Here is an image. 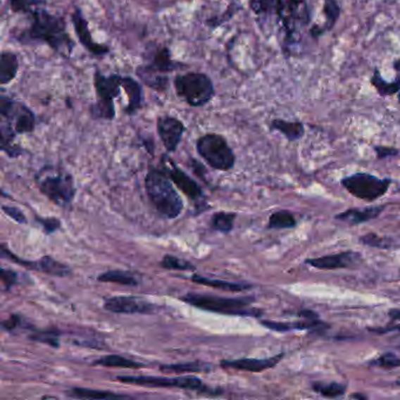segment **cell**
Listing matches in <instances>:
<instances>
[{
    "label": "cell",
    "instance_id": "1",
    "mask_svg": "<svg viewBox=\"0 0 400 400\" xmlns=\"http://www.w3.org/2000/svg\"><path fill=\"white\" fill-rule=\"evenodd\" d=\"M32 24L20 37L18 42L21 44H46L60 56H72L75 42L67 32V25L63 18L49 13V11L37 8L31 14Z\"/></svg>",
    "mask_w": 400,
    "mask_h": 400
},
{
    "label": "cell",
    "instance_id": "2",
    "mask_svg": "<svg viewBox=\"0 0 400 400\" xmlns=\"http://www.w3.org/2000/svg\"><path fill=\"white\" fill-rule=\"evenodd\" d=\"M173 183L165 167L149 168L144 180L148 199L160 216L167 220L179 218L185 208L182 197L176 192Z\"/></svg>",
    "mask_w": 400,
    "mask_h": 400
},
{
    "label": "cell",
    "instance_id": "3",
    "mask_svg": "<svg viewBox=\"0 0 400 400\" xmlns=\"http://www.w3.org/2000/svg\"><path fill=\"white\" fill-rule=\"evenodd\" d=\"M182 302L209 313H221L228 316L258 317L263 315V311L256 308H251L256 299L253 296L246 297H221L209 294L189 292L181 297Z\"/></svg>",
    "mask_w": 400,
    "mask_h": 400
},
{
    "label": "cell",
    "instance_id": "4",
    "mask_svg": "<svg viewBox=\"0 0 400 400\" xmlns=\"http://www.w3.org/2000/svg\"><path fill=\"white\" fill-rule=\"evenodd\" d=\"M35 182L42 195L61 208L70 206L77 193L73 176L58 167L46 165L40 169L35 175Z\"/></svg>",
    "mask_w": 400,
    "mask_h": 400
},
{
    "label": "cell",
    "instance_id": "5",
    "mask_svg": "<svg viewBox=\"0 0 400 400\" xmlns=\"http://www.w3.org/2000/svg\"><path fill=\"white\" fill-rule=\"evenodd\" d=\"M96 101L89 107V114L94 120L113 121L116 111L114 100L119 98L123 89V77L119 74H105L96 70L93 77Z\"/></svg>",
    "mask_w": 400,
    "mask_h": 400
},
{
    "label": "cell",
    "instance_id": "6",
    "mask_svg": "<svg viewBox=\"0 0 400 400\" xmlns=\"http://www.w3.org/2000/svg\"><path fill=\"white\" fill-rule=\"evenodd\" d=\"M174 88L177 98L190 107H204L215 96L213 81L209 75L200 72H188L176 75Z\"/></svg>",
    "mask_w": 400,
    "mask_h": 400
},
{
    "label": "cell",
    "instance_id": "7",
    "mask_svg": "<svg viewBox=\"0 0 400 400\" xmlns=\"http://www.w3.org/2000/svg\"><path fill=\"white\" fill-rule=\"evenodd\" d=\"M275 15L285 32V45H296L299 27L311 20V13L306 0H275Z\"/></svg>",
    "mask_w": 400,
    "mask_h": 400
},
{
    "label": "cell",
    "instance_id": "8",
    "mask_svg": "<svg viewBox=\"0 0 400 400\" xmlns=\"http://www.w3.org/2000/svg\"><path fill=\"white\" fill-rule=\"evenodd\" d=\"M196 151L201 158L216 170L227 172L235 165V153L227 139L220 134L208 133L199 137Z\"/></svg>",
    "mask_w": 400,
    "mask_h": 400
},
{
    "label": "cell",
    "instance_id": "9",
    "mask_svg": "<svg viewBox=\"0 0 400 400\" xmlns=\"http://www.w3.org/2000/svg\"><path fill=\"white\" fill-rule=\"evenodd\" d=\"M116 380L120 383L137 385L146 387H170V389H181V390L196 391L207 394H221L222 391L215 390L204 385L200 378L194 376L182 377H154V376H118Z\"/></svg>",
    "mask_w": 400,
    "mask_h": 400
},
{
    "label": "cell",
    "instance_id": "10",
    "mask_svg": "<svg viewBox=\"0 0 400 400\" xmlns=\"http://www.w3.org/2000/svg\"><path fill=\"white\" fill-rule=\"evenodd\" d=\"M0 127H5L17 135L32 133L35 130L37 118L33 111L24 102L17 101L5 94L0 96Z\"/></svg>",
    "mask_w": 400,
    "mask_h": 400
},
{
    "label": "cell",
    "instance_id": "11",
    "mask_svg": "<svg viewBox=\"0 0 400 400\" xmlns=\"http://www.w3.org/2000/svg\"><path fill=\"white\" fill-rule=\"evenodd\" d=\"M341 183L352 196L365 202H375L387 193L392 180L380 179L369 173H356L342 179Z\"/></svg>",
    "mask_w": 400,
    "mask_h": 400
},
{
    "label": "cell",
    "instance_id": "12",
    "mask_svg": "<svg viewBox=\"0 0 400 400\" xmlns=\"http://www.w3.org/2000/svg\"><path fill=\"white\" fill-rule=\"evenodd\" d=\"M1 257L8 258L11 262L21 265V267L27 268L30 270L40 271V273L49 275V276H56V277H66L72 273L70 268L67 267L66 264L61 263L51 256L42 257L39 261L19 258L14 254L11 253L10 249H7L5 244H1Z\"/></svg>",
    "mask_w": 400,
    "mask_h": 400
},
{
    "label": "cell",
    "instance_id": "13",
    "mask_svg": "<svg viewBox=\"0 0 400 400\" xmlns=\"http://www.w3.org/2000/svg\"><path fill=\"white\" fill-rule=\"evenodd\" d=\"M104 309L119 315H151L158 306L137 296H114L105 299Z\"/></svg>",
    "mask_w": 400,
    "mask_h": 400
},
{
    "label": "cell",
    "instance_id": "14",
    "mask_svg": "<svg viewBox=\"0 0 400 400\" xmlns=\"http://www.w3.org/2000/svg\"><path fill=\"white\" fill-rule=\"evenodd\" d=\"M70 19H72V24H73L74 32L77 35V40L84 49L91 53L92 56H105L111 52L109 46L99 44L93 40L87 19L85 18L82 11L79 7H74Z\"/></svg>",
    "mask_w": 400,
    "mask_h": 400
},
{
    "label": "cell",
    "instance_id": "15",
    "mask_svg": "<svg viewBox=\"0 0 400 400\" xmlns=\"http://www.w3.org/2000/svg\"><path fill=\"white\" fill-rule=\"evenodd\" d=\"M156 130L165 151L174 153L182 141L183 134L186 132V126L181 120L174 116L163 115L158 118Z\"/></svg>",
    "mask_w": 400,
    "mask_h": 400
},
{
    "label": "cell",
    "instance_id": "16",
    "mask_svg": "<svg viewBox=\"0 0 400 400\" xmlns=\"http://www.w3.org/2000/svg\"><path fill=\"white\" fill-rule=\"evenodd\" d=\"M361 261H362L361 254L348 250V251L325 255V256L316 257V258H308L306 260V264L320 269V270H336V269L355 267Z\"/></svg>",
    "mask_w": 400,
    "mask_h": 400
},
{
    "label": "cell",
    "instance_id": "17",
    "mask_svg": "<svg viewBox=\"0 0 400 400\" xmlns=\"http://www.w3.org/2000/svg\"><path fill=\"white\" fill-rule=\"evenodd\" d=\"M285 354H278L269 358H241L232 361H221L220 366L222 369H232L237 371H246V373H260L265 370L273 369L285 358Z\"/></svg>",
    "mask_w": 400,
    "mask_h": 400
},
{
    "label": "cell",
    "instance_id": "18",
    "mask_svg": "<svg viewBox=\"0 0 400 400\" xmlns=\"http://www.w3.org/2000/svg\"><path fill=\"white\" fill-rule=\"evenodd\" d=\"M169 162H170V167L165 165V169L168 173L169 177L172 179L173 182L175 183V186L183 194H186L190 200L199 202L204 197V190L199 186V183L192 179L187 173L183 172L182 169L179 168L170 158H169Z\"/></svg>",
    "mask_w": 400,
    "mask_h": 400
},
{
    "label": "cell",
    "instance_id": "19",
    "mask_svg": "<svg viewBox=\"0 0 400 400\" xmlns=\"http://www.w3.org/2000/svg\"><path fill=\"white\" fill-rule=\"evenodd\" d=\"M261 324L264 327H267L269 330L276 331V332H289V331H315L325 330L329 329L330 325L327 323H324L323 320H306L303 318L302 320H296V322H275V320H261Z\"/></svg>",
    "mask_w": 400,
    "mask_h": 400
},
{
    "label": "cell",
    "instance_id": "20",
    "mask_svg": "<svg viewBox=\"0 0 400 400\" xmlns=\"http://www.w3.org/2000/svg\"><path fill=\"white\" fill-rule=\"evenodd\" d=\"M387 206H371L365 208H351L348 211H343L341 214L336 215L335 218L338 221L345 222L349 225H357L373 221L378 218Z\"/></svg>",
    "mask_w": 400,
    "mask_h": 400
},
{
    "label": "cell",
    "instance_id": "21",
    "mask_svg": "<svg viewBox=\"0 0 400 400\" xmlns=\"http://www.w3.org/2000/svg\"><path fill=\"white\" fill-rule=\"evenodd\" d=\"M144 66L147 67L148 70L156 72V73L168 74L170 72L179 70V68H183L185 65L173 59L170 49L165 47V46H160L153 53L151 63L144 65Z\"/></svg>",
    "mask_w": 400,
    "mask_h": 400
},
{
    "label": "cell",
    "instance_id": "22",
    "mask_svg": "<svg viewBox=\"0 0 400 400\" xmlns=\"http://www.w3.org/2000/svg\"><path fill=\"white\" fill-rule=\"evenodd\" d=\"M123 89L128 99L125 112L128 115L137 114L144 105V86L132 77H123Z\"/></svg>",
    "mask_w": 400,
    "mask_h": 400
},
{
    "label": "cell",
    "instance_id": "23",
    "mask_svg": "<svg viewBox=\"0 0 400 400\" xmlns=\"http://www.w3.org/2000/svg\"><path fill=\"white\" fill-rule=\"evenodd\" d=\"M323 12L325 15V24L323 26L315 25L310 30V35L313 39H318L334 30L335 25L337 24L338 19L341 17V6L337 0H324Z\"/></svg>",
    "mask_w": 400,
    "mask_h": 400
},
{
    "label": "cell",
    "instance_id": "24",
    "mask_svg": "<svg viewBox=\"0 0 400 400\" xmlns=\"http://www.w3.org/2000/svg\"><path fill=\"white\" fill-rule=\"evenodd\" d=\"M190 281L196 285H207L211 288L218 289L230 292H242L246 290L253 289V285L248 283H236V282L221 281V280H214V278H207L201 275L194 274L190 276Z\"/></svg>",
    "mask_w": 400,
    "mask_h": 400
},
{
    "label": "cell",
    "instance_id": "25",
    "mask_svg": "<svg viewBox=\"0 0 400 400\" xmlns=\"http://www.w3.org/2000/svg\"><path fill=\"white\" fill-rule=\"evenodd\" d=\"M19 70V60L15 53L3 51L0 56V84L8 85L17 77Z\"/></svg>",
    "mask_w": 400,
    "mask_h": 400
},
{
    "label": "cell",
    "instance_id": "26",
    "mask_svg": "<svg viewBox=\"0 0 400 400\" xmlns=\"http://www.w3.org/2000/svg\"><path fill=\"white\" fill-rule=\"evenodd\" d=\"M137 75L140 77L142 84L146 85L147 87L154 89V91L162 92L167 91L169 86V77L167 74L156 73L153 70H148L147 67L139 66L137 68Z\"/></svg>",
    "mask_w": 400,
    "mask_h": 400
},
{
    "label": "cell",
    "instance_id": "27",
    "mask_svg": "<svg viewBox=\"0 0 400 400\" xmlns=\"http://www.w3.org/2000/svg\"><path fill=\"white\" fill-rule=\"evenodd\" d=\"M270 130H277L285 135L289 141H297L303 137L306 128L299 120L288 121V120L275 119L270 123Z\"/></svg>",
    "mask_w": 400,
    "mask_h": 400
},
{
    "label": "cell",
    "instance_id": "28",
    "mask_svg": "<svg viewBox=\"0 0 400 400\" xmlns=\"http://www.w3.org/2000/svg\"><path fill=\"white\" fill-rule=\"evenodd\" d=\"M67 396L77 399H123L130 398L125 394H114L111 391L106 390H92V389H85V387H73L67 391Z\"/></svg>",
    "mask_w": 400,
    "mask_h": 400
},
{
    "label": "cell",
    "instance_id": "29",
    "mask_svg": "<svg viewBox=\"0 0 400 400\" xmlns=\"http://www.w3.org/2000/svg\"><path fill=\"white\" fill-rule=\"evenodd\" d=\"M211 370H213V366L211 364L199 362V361H196V362L160 365V371L165 373H209Z\"/></svg>",
    "mask_w": 400,
    "mask_h": 400
},
{
    "label": "cell",
    "instance_id": "30",
    "mask_svg": "<svg viewBox=\"0 0 400 400\" xmlns=\"http://www.w3.org/2000/svg\"><path fill=\"white\" fill-rule=\"evenodd\" d=\"M96 280L101 283H115V285H130V287H137V285H140L139 278L130 271H106L104 274L99 275Z\"/></svg>",
    "mask_w": 400,
    "mask_h": 400
},
{
    "label": "cell",
    "instance_id": "31",
    "mask_svg": "<svg viewBox=\"0 0 400 400\" xmlns=\"http://www.w3.org/2000/svg\"><path fill=\"white\" fill-rule=\"evenodd\" d=\"M396 80L387 81L382 77L380 70H375L371 77V84L380 96H391L398 94L400 92V75H396Z\"/></svg>",
    "mask_w": 400,
    "mask_h": 400
},
{
    "label": "cell",
    "instance_id": "32",
    "mask_svg": "<svg viewBox=\"0 0 400 400\" xmlns=\"http://www.w3.org/2000/svg\"><path fill=\"white\" fill-rule=\"evenodd\" d=\"M94 366H105V368H121V369H141L144 368L142 363L135 362L133 359L119 355L104 356L101 358L96 359L93 362Z\"/></svg>",
    "mask_w": 400,
    "mask_h": 400
},
{
    "label": "cell",
    "instance_id": "33",
    "mask_svg": "<svg viewBox=\"0 0 400 400\" xmlns=\"http://www.w3.org/2000/svg\"><path fill=\"white\" fill-rule=\"evenodd\" d=\"M311 389H313V392L320 394L322 397L330 398V399L343 397L346 392V385L337 383V382H331V383L313 382L311 384Z\"/></svg>",
    "mask_w": 400,
    "mask_h": 400
},
{
    "label": "cell",
    "instance_id": "34",
    "mask_svg": "<svg viewBox=\"0 0 400 400\" xmlns=\"http://www.w3.org/2000/svg\"><path fill=\"white\" fill-rule=\"evenodd\" d=\"M297 225L296 218L292 211H275L270 215L268 221V228L274 230H282V229H294Z\"/></svg>",
    "mask_w": 400,
    "mask_h": 400
},
{
    "label": "cell",
    "instance_id": "35",
    "mask_svg": "<svg viewBox=\"0 0 400 400\" xmlns=\"http://www.w3.org/2000/svg\"><path fill=\"white\" fill-rule=\"evenodd\" d=\"M235 213H228V211H218L211 216V227L216 232L228 234L232 232L235 223Z\"/></svg>",
    "mask_w": 400,
    "mask_h": 400
},
{
    "label": "cell",
    "instance_id": "36",
    "mask_svg": "<svg viewBox=\"0 0 400 400\" xmlns=\"http://www.w3.org/2000/svg\"><path fill=\"white\" fill-rule=\"evenodd\" d=\"M45 0H8V6L14 13L31 15L40 5H45Z\"/></svg>",
    "mask_w": 400,
    "mask_h": 400
},
{
    "label": "cell",
    "instance_id": "37",
    "mask_svg": "<svg viewBox=\"0 0 400 400\" xmlns=\"http://www.w3.org/2000/svg\"><path fill=\"white\" fill-rule=\"evenodd\" d=\"M60 336L61 335L56 329H49V330L35 331V334L30 335V339L49 345L51 348L58 349L60 346Z\"/></svg>",
    "mask_w": 400,
    "mask_h": 400
},
{
    "label": "cell",
    "instance_id": "38",
    "mask_svg": "<svg viewBox=\"0 0 400 400\" xmlns=\"http://www.w3.org/2000/svg\"><path fill=\"white\" fill-rule=\"evenodd\" d=\"M359 242L366 246L377 248V249H390L394 246V241L383 236L377 235L375 232H369L359 237Z\"/></svg>",
    "mask_w": 400,
    "mask_h": 400
},
{
    "label": "cell",
    "instance_id": "39",
    "mask_svg": "<svg viewBox=\"0 0 400 400\" xmlns=\"http://www.w3.org/2000/svg\"><path fill=\"white\" fill-rule=\"evenodd\" d=\"M161 267L167 270L194 271L196 268L188 261L173 255H165L161 261Z\"/></svg>",
    "mask_w": 400,
    "mask_h": 400
},
{
    "label": "cell",
    "instance_id": "40",
    "mask_svg": "<svg viewBox=\"0 0 400 400\" xmlns=\"http://www.w3.org/2000/svg\"><path fill=\"white\" fill-rule=\"evenodd\" d=\"M369 365L384 370L396 369V368H400V357L394 355V352H385L378 358L373 359L371 362H369Z\"/></svg>",
    "mask_w": 400,
    "mask_h": 400
},
{
    "label": "cell",
    "instance_id": "41",
    "mask_svg": "<svg viewBox=\"0 0 400 400\" xmlns=\"http://www.w3.org/2000/svg\"><path fill=\"white\" fill-rule=\"evenodd\" d=\"M35 222L42 225V230L47 235H51L53 232H56L61 227V222H60L59 218H40V216H35Z\"/></svg>",
    "mask_w": 400,
    "mask_h": 400
},
{
    "label": "cell",
    "instance_id": "42",
    "mask_svg": "<svg viewBox=\"0 0 400 400\" xmlns=\"http://www.w3.org/2000/svg\"><path fill=\"white\" fill-rule=\"evenodd\" d=\"M0 277H1L4 292L10 290L14 285H17L18 274L15 271L11 270V269L1 268V270H0Z\"/></svg>",
    "mask_w": 400,
    "mask_h": 400
},
{
    "label": "cell",
    "instance_id": "43",
    "mask_svg": "<svg viewBox=\"0 0 400 400\" xmlns=\"http://www.w3.org/2000/svg\"><path fill=\"white\" fill-rule=\"evenodd\" d=\"M3 211L7 216H10L12 220L17 222V223H20V225L27 223V218L25 216L24 213H23L20 209H18V208L3 206Z\"/></svg>",
    "mask_w": 400,
    "mask_h": 400
},
{
    "label": "cell",
    "instance_id": "44",
    "mask_svg": "<svg viewBox=\"0 0 400 400\" xmlns=\"http://www.w3.org/2000/svg\"><path fill=\"white\" fill-rule=\"evenodd\" d=\"M23 325V318H21L19 315H11L6 320H4L1 323V327H3L5 331H14L18 327H20Z\"/></svg>",
    "mask_w": 400,
    "mask_h": 400
},
{
    "label": "cell",
    "instance_id": "45",
    "mask_svg": "<svg viewBox=\"0 0 400 400\" xmlns=\"http://www.w3.org/2000/svg\"><path fill=\"white\" fill-rule=\"evenodd\" d=\"M375 151H376L377 158H380V160L392 158V156H397L399 154V151L396 149V148L385 147V146H376Z\"/></svg>",
    "mask_w": 400,
    "mask_h": 400
},
{
    "label": "cell",
    "instance_id": "46",
    "mask_svg": "<svg viewBox=\"0 0 400 400\" xmlns=\"http://www.w3.org/2000/svg\"><path fill=\"white\" fill-rule=\"evenodd\" d=\"M370 332L377 335H385L387 332H392V331H400V324H387L383 327H370L368 329Z\"/></svg>",
    "mask_w": 400,
    "mask_h": 400
},
{
    "label": "cell",
    "instance_id": "47",
    "mask_svg": "<svg viewBox=\"0 0 400 400\" xmlns=\"http://www.w3.org/2000/svg\"><path fill=\"white\" fill-rule=\"evenodd\" d=\"M299 317L306 318V320H318L320 318L318 313L308 309L301 310L299 313Z\"/></svg>",
    "mask_w": 400,
    "mask_h": 400
},
{
    "label": "cell",
    "instance_id": "48",
    "mask_svg": "<svg viewBox=\"0 0 400 400\" xmlns=\"http://www.w3.org/2000/svg\"><path fill=\"white\" fill-rule=\"evenodd\" d=\"M389 317H390L392 320H399L400 322V310L399 309H391L389 313H387Z\"/></svg>",
    "mask_w": 400,
    "mask_h": 400
},
{
    "label": "cell",
    "instance_id": "49",
    "mask_svg": "<svg viewBox=\"0 0 400 400\" xmlns=\"http://www.w3.org/2000/svg\"><path fill=\"white\" fill-rule=\"evenodd\" d=\"M394 70H396V73L400 75V59L396 60L394 63Z\"/></svg>",
    "mask_w": 400,
    "mask_h": 400
},
{
    "label": "cell",
    "instance_id": "50",
    "mask_svg": "<svg viewBox=\"0 0 400 400\" xmlns=\"http://www.w3.org/2000/svg\"><path fill=\"white\" fill-rule=\"evenodd\" d=\"M351 398L352 399H368V397H366V396H364V394H351Z\"/></svg>",
    "mask_w": 400,
    "mask_h": 400
},
{
    "label": "cell",
    "instance_id": "51",
    "mask_svg": "<svg viewBox=\"0 0 400 400\" xmlns=\"http://www.w3.org/2000/svg\"><path fill=\"white\" fill-rule=\"evenodd\" d=\"M398 101L400 102V92L398 93Z\"/></svg>",
    "mask_w": 400,
    "mask_h": 400
},
{
    "label": "cell",
    "instance_id": "52",
    "mask_svg": "<svg viewBox=\"0 0 400 400\" xmlns=\"http://www.w3.org/2000/svg\"><path fill=\"white\" fill-rule=\"evenodd\" d=\"M396 384H397V385H399V387H400V380H398L397 383H396Z\"/></svg>",
    "mask_w": 400,
    "mask_h": 400
}]
</instances>
